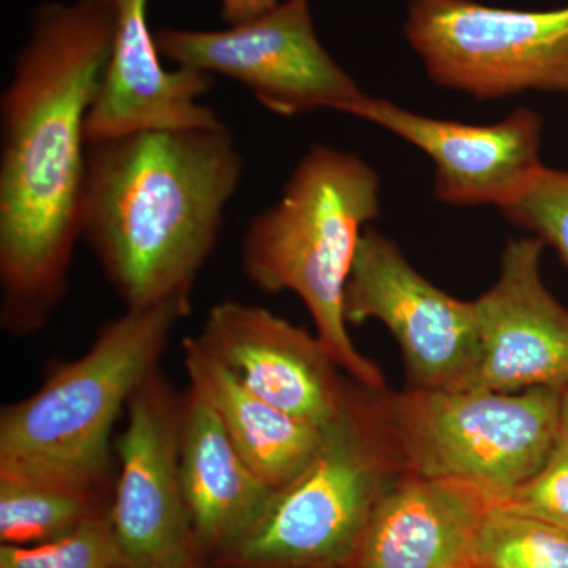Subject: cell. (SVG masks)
<instances>
[{
	"mask_svg": "<svg viewBox=\"0 0 568 568\" xmlns=\"http://www.w3.org/2000/svg\"><path fill=\"white\" fill-rule=\"evenodd\" d=\"M114 29L112 0L40 3L0 97V324L14 336L47 327L69 291Z\"/></svg>",
	"mask_w": 568,
	"mask_h": 568,
	"instance_id": "cell-1",
	"label": "cell"
},
{
	"mask_svg": "<svg viewBox=\"0 0 568 568\" xmlns=\"http://www.w3.org/2000/svg\"><path fill=\"white\" fill-rule=\"evenodd\" d=\"M244 166L223 122L88 142L81 239L125 310L190 298Z\"/></svg>",
	"mask_w": 568,
	"mask_h": 568,
	"instance_id": "cell-2",
	"label": "cell"
},
{
	"mask_svg": "<svg viewBox=\"0 0 568 568\" xmlns=\"http://www.w3.org/2000/svg\"><path fill=\"white\" fill-rule=\"evenodd\" d=\"M379 211L376 171L353 152L313 144L242 239L245 278L264 294L297 295L339 368L375 390L386 379L351 338L345 294L362 235Z\"/></svg>",
	"mask_w": 568,
	"mask_h": 568,
	"instance_id": "cell-3",
	"label": "cell"
},
{
	"mask_svg": "<svg viewBox=\"0 0 568 568\" xmlns=\"http://www.w3.org/2000/svg\"><path fill=\"white\" fill-rule=\"evenodd\" d=\"M190 298L125 310L81 357L55 366L32 395L0 413V470L112 493V432L141 384L160 368Z\"/></svg>",
	"mask_w": 568,
	"mask_h": 568,
	"instance_id": "cell-4",
	"label": "cell"
},
{
	"mask_svg": "<svg viewBox=\"0 0 568 568\" xmlns=\"http://www.w3.org/2000/svg\"><path fill=\"white\" fill-rule=\"evenodd\" d=\"M381 394L351 381L315 457L272 493L253 528L215 560L219 566L351 567L377 504L403 476Z\"/></svg>",
	"mask_w": 568,
	"mask_h": 568,
	"instance_id": "cell-5",
	"label": "cell"
},
{
	"mask_svg": "<svg viewBox=\"0 0 568 568\" xmlns=\"http://www.w3.org/2000/svg\"><path fill=\"white\" fill-rule=\"evenodd\" d=\"M560 394L386 388L381 403L403 474L466 481L499 506L547 462L562 429Z\"/></svg>",
	"mask_w": 568,
	"mask_h": 568,
	"instance_id": "cell-6",
	"label": "cell"
},
{
	"mask_svg": "<svg viewBox=\"0 0 568 568\" xmlns=\"http://www.w3.org/2000/svg\"><path fill=\"white\" fill-rule=\"evenodd\" d=\"M405 37L440 88L477 100L568 95V6L517 10L476 0H410Z\"/></svg>",
	"mask_w": 568,
	"mask_h": 568,
	"instance_id": "cell-7",
	"label": "cell"
},
{
	"mask_svg": "<svg viewBox=\"0 0 568 568\" xmlns=\"http://www.w3.org/2000/svg\"><path fill=\"white\" fill-rule=\"evenodd\" d=\"M155 39L175 67L241 82L283 118L317 110L351 114L366 97L317 39L310 0H284L223 31L163 28Z\"/></svg>",
	"mask_w": 568,
	"mask_h": 568,
	"instance_id": "cell-8",
	"label": "cell"
},
{
	"mask_svg": "<svg viewBox=\"0 0 568 568\" xmlns=\"http://www.w3.org/2000/svg\"><path fill=\"white\" fill-rule=\"evenodd\" d=\"M185 392L162 369L126 405L115 439L110 519L129 568L181 566L201 560L183 499L181 444Z\"/></svg>",
	"mask_w": 568,
	"mask_h": 568,
	"instance_id": "cell-9",
	"label": "cell"
},
{
	"mask_svg": "<svg viewBox=\"0 0 568 568\" xmlns=\"http://www.w3.org/2000/svg\"><path fill=\"white\" fill-rule=\"evenodd\" d=\"M347 324L379 321L394 335L413 388H466L480 358L476 308L418 274L394 241L366 227L347 282Z\"/></svg>",
	"mask_w": 568,
	"mask_h": 568,
	"instance_id": "cell-10",
	"label": "cell"
},
{
	"mask_svg": "<svg viewBox=\"0 0 568 568\" xmlns=\"http://www.w3.org/2000/svg\"><path fill=\"white\" fill-rule=\"evenodd\" d=\"M545 246L534 235L508 242L495 284L473 301L480 358L466 388L517 394L567 386L568 308L541 276Z\"/></svg>",
	"mask_w": 568,
	"mask_h": 568,
	"instance_id": "cell-11",
	"label": "cell"
},
{
	"mask_svg": "<svg viewBox=\"0 0 568 568\" xmlns=\"http://www.w3.org/2000/svg\"><path fill=\"white\" fill-rule=\"evenodd\" d=\"M349 115L387 130L432 159L435 194L452 205L504 209L534 182L540 160L544 119L518 108L491 125L443 121L366 95Z\"/></svg>",
	"mask_w": 568,
	"mask_h": 568,
	"instance_id": "cell-12",
	"label": "cell"
},
{
	"mask_svg": "<svg viewBox=\"0 0 568 568\" xmlns=\"http://www.w3.org/2000/svg\"><path fill=\"white\" fill-rule=\"evenodd\" d=\"M197 338L268 405L317 428L342 410L353 379L316 334L263 306L220 302L205 316Z\"/></svg>",
	"mask_w": 568,
	"mask_h": 568,
	"instance_id": "cell-13",
	"label": "cell"
},
{
	"mask_svg": "<svg viewBox=\"0 0 568 568\" xmlns=\"http://www.w3.org/2000/svg\"><path fill=\"white\" fill-rule=\"evenodd\" d=\"M149 2L112 0L114 39L85 122L88 142L222 122L213 108L200 102L211 91V74L185 67L164 69L149 26Z\"/></svg>",
	"mask_w": 568,
	"mask_h": 568,
	"instance_id": "cell-14",
	"label": "cell"
},
{
	"mask_svg": "<svg viewBox=\"0 0 568 568\" xmlns=\"http://www.w3.org/2000/svg\"><path fill=\"white\" fill-rule=\"evenodd\" d=\"M491 493L466 484L403 474L377 504L349 568H473Z\"/></svg>",
	"mask_w": 568,
	"mask_h": 568,
	"instance_id": "cell-15",
	"label": "cell"
},
{
	"mask_svg": "<svg viewBox=\"0 0 568 568\" xmlns=\"http://www.w3.org/2000/svg\"><path fill=\"white\" fill-rule=\"evenodd\" d=\"M181 474L201 558H222L263 515L274 489L257 477L200 395L186 388Z\"/></svg>",
	"mask_w": 568,
	"mask_h": 568,
	"instance_id": "cell-16",
	"label": "cell"
},
{
	"mask_svg": "<svg viewBox=\"0 0 568 568\" xmlns=\"http://www.w3.org/2000/svg\"><path fill=\"white\" fill-rule=\"evenodd\" d=\"M182 351L189 388L215 413L257 477L274 491L293 481L315 457L323 428L252 394L197 335L186 336Z\"/></svg>",
	"mask_w": 568,
	"mask_h": 568,
	"instance_id": "cell-17",
	"label": "cell"
},
{
	"mask_svg": "<svg viewBox=\"0 0 568 568\" xmlns=\"http://www.w3.org/2000/svg\"><path fill=\"white\" fill-rule=\"evenodd\" d=\"M111 497L54 478L0 470V541L31 547L55 540L110 508Z\"/></svg>",
	"mask_w": 568,
	"mask_h": 568,
	"instance_id": "cell-18",
	"label": "cell"
},
{
	"mask_svg": "<svg viewBox=\"0 0 568 568\" xmlns=\"http://www.w3.org/2000/svg\"><path fill=\"white\" fill-rule=\"evenodd\" d=\"M473 568H568V530L493 508L478 529Z\"/></svg>",
	"mask_w": 568,
	"mask_h": 568,
	"instance_id": "cell-19",
	"label": "cell"
},
{
	"mask_svg": "<svg viewBox=\"0 0 568 568\" xmlns=\"http://www.w3.org/2000/svg\"><path fill=\"white\" fill-rule=\"evenodd\" d=\"M0 568H129L110 519V508L77 529L31 547L0 545Z\"/></svg>",
	"mask_w": 568,
	"mask_h": 568,
	"instance_id": "cell-20",
	"label": "cell"
},
{
	"mask_svg": "<svg viewBox=\"0 0 568 568\" xmlns=\"http://www.w3.org/2000/svg\"><path fill=\"white\" fill-rule=\"evenodd\" d=\"M500 211L508 222L552 246L568 268V171L541 168L528 189Z\"/></svg>",
	"mask_w": 568,
	"mask_h": 568,
	"instance_id": "cell-21",
	"label": "cell"
},
{
	"mask_svg": "<svg viewBox=\"0 0 568 568\" xmlns=\"http://www.w3.org/2000/svg\"><path fill=\"white\" fill-rule=\"evenodd\" d=\"M499 510L568 530V435L560 429L547 462L500 499Z\"/></svg>",
	"mask_w": 568,
	"mask_h": 568,
	"instance_id": "cell-22",
	"label": "cell"
},
{
	"mask_svg": "<svg viewBox=\"0 0 568 568\" xmlns=\"http://www.w3.org/2000/svg\"><path fill=\"white\" fill-rule=\"evenodd\" d=\"M284 0H220L222 18L226 24L237 26L261 17L265 11L275 9Z\"/></svg>",
	"mask_w": 568,
	"mask_h": 568,
	"instance_id": "cell-23",
	"label": "cell"
},
{
	"mask_svg": "<svg viewBox=\"0 0 568 568\" xmlns=\"http://www.w3.org/2000/svg\"><path fill=\"white\" fill-rule=\"evenodd\" d=\"M560 420H562V428L568 435V383L560 394Z\"/></svg>",
	"mask_w": 568,
	"mask_h": 568,
	"instance_id": "cell-24",
	"label": "cell"
},
{
	"mask_svg": "<svg viewBox=\"0 0 568 568\" xmlns=\"http://www.w3.org/2000/svg\"><path fill=\"white\" fill-rule=\"evenodd\" d=\"M201 560H193V562L181 564V566H166V567H148V568H200Z\"/></svg>",
	"mask_w": 568,
	"mask_h": 568,
	"instance_id": "cell-25",
	"label": "cell"
}]
</instances>
